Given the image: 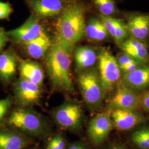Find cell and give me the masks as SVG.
<instances>
[{
  "instance_id": "6da1fadb",
  "label": "cell",
  "mask_w": 149,
  "mask_h": 149,
  "mask_svg": "<svg viewBox=\"0 0 149 149\" xmlns=\"http://www.w3.org/2000/svg\"><path fill=\"white\" fill-rule=\"evenodd\" d=\"M85 10L81 5L66 6L56 24L55 39L72 48L85 36Z\"/></svg>"
},
{
  "instance_id": "7a4b0ae2",
  "label": "cell",
  "mask_w": 149,
  "mask_h": 149,
  "mask_svg": "<svg viewBox=\"0 0 149 149\" xmlns=\"http://www.w3.org/2000/svg\"><path fill=\"white\" fill-rule=\"evenodd\" d=\"M72 49L54 39L46 60L48 74L54 85L71 92L74 91L70 74Z\"/></svg>"
},
{
  "instance_id": "3957f363",
  "label": "cell",
  "mask_w": 149,
  "mask_h": 149,
  "mask_svg": "<svg viewBox=\"0 0 149 149\" xmlns=\"http://www.w3.org/2000/svg\"><path fill=\"white\" fill-rule=\"evenodd\" d=\"M99 77L103 90L109 92L121 79L122 72L116 58L106 48H101L98 52Z\"/></svg>"
},
{
  "instance_id": "277c9868",
  "label": "cell",
  "mask_w": 149,
  "mask_h": 149,
  "mask_svg": "<svg viewBox=\"0 0 149 149\" xmlns=\"http://www.w3.org/2000/svg\"><path fill=\"white\" fill-rule=\"evenodd\" d=\"M82 95L86 102L91 107L100 105L103 92L99 75L95 70L88 69L80 74L78 77Z\"/></svg>"
},
{
  "instance_id": "5b68a950",
  "label": "cell",
  "mask_w": 149,
  "mask_h": 149,
  "mask_svg": "<svg viewBox=\"0 0 149 149\" xmlns=\"http://www.w3.org/2000/svg\"><path fill=\"white\" fill-rule=\"evenodd\" d=\"M12 126L32 136H39L45 133V125L42 119L32 111L19 109L12 113L8 120Z\"/></svg>"
},
{
  "instance_id": "8992f818",
  "label": "cell",
  "mask_w": 149,
  "mask_h": 149,
  "mask_svg": "<svg viewBox=\"0 0 149 149\" xmlns=\"http://www.w3.org/2000/svg\"><path fill=\"white\" fill-rule=\"evenodd\" d=\"M45 32L37 17L31 15L21 26L7 32V34L14 42L24 45Z\"/></svg>"
},
{
  "instance_id": "52a82bcc",
  "label": "cell",
  "mask_w": 149,
  "mask_h": 149,
  "mask_svg": "<svg viewBox=\"0 0 149 149\" xmlns=\"http://www.w3.org/2000/svg\"><path fill=\"white\" fill-rule=\"evenodd\" d=\"M113 123L107 113L98 114L91 121L88 128V136L91 144L99 146L103 144L111 133Z\"/></svg>"
},
{
  "instance_id": "ba28073f",
  "label": "cell",
  "mask_w": 149,
  "mask_h": 149,
  "mask_svg": "<svg viewBox=\"0 0 149 149\" xmlns=\"http://www.w3.org/2000/svg\"><path fill=\"white\" fill-rule=\"evenodd\" d=\"M111 104L113 109L135 111L140 106V96L137 92L126 87L122 83L112 98Z\"/></svg>"
},
{
  "instance_id": "9c48e42d",
  "label": "cell",
  "mask_w": 149,
  "mask_h": 149,
  "mask_svg": "<svg viewBox=\"0 0 149 149\" xmlns=\"http://www.w3.org/2000/svg\"><path fill=\"white\" fill-rule=\"evenodd\" d=\"M125 17L129 37L146 42L149 36V15L132 13Z\"/></svg>"
},
{
  "instance_id": "30bf717a",
  "label": "cell",
  "mask_w": 149,
  "mask_h": 149,
  "mask_svg": "<svg viewBox=\"0 0 149 149\" xmlns=\"http://www.w3.org/2000/svg\"><path fill=\"white\" fill-rule=\"evenodd\" d=\"M82 116L80 106L74 103H67L58 108L55 114V120L60 127L74 129L79 125Z\"/></svg>"
},
{
  "instance_id": "8fae6325",
  "label": "cell",
  "mask_w": 149,
  "mask_h": 149,
  "mask_svg": "<svg viewBox=\"0 0 149 149\" xmlns=\"http://www.w3.org/2000/svg\"><path fill=\"white\" fill-rule=\"evenodd\" d=\"M28 5L38 18H49L59 16L64 10L61 0H28Z\"/></svg>"
},
{
  "instance_id": "7c38bea8",
  "label": "cell",
  "mask_w": 149,
  "mask_h": 149,
  "mask_svg": "<svg viewBox=\"0 0 149 149\" xmlns=\"http://www.w3.org/2000/svg\"><path fill=\"white\" fill-rule=\"evenodd\" d=\"M119 47L122 52L128 55L142 65L149 61V47L145 41L129 37Z\"/></svg>"
},
{
  "instance_id": "4fadbf2b",
  "label": "cell",
  "mask_w": 149,
  "mask_h": 149,
  "mask_svg": "<svg viewBox=\"0 0 149 149\" xmlns=\"http://www.w3.org/2000/svg\"><path fill=\"white\" fill-rule=\"evenodd\" d=\"M15 91L17 100L23 106L33 104L40 97V87L22 78L16 82Z\"/></svg>"
},
{
  "instance_id": "5bb4252c",
  "label": "cell",
  "mask_w": 149,
  "mask_h": 149,
  "mask_svg": "<svg viewBox=\"0 0 149 149\" xmlns=\"http://www.w3.org/2000/svg\"><path fill=\"white\" fill-rule=\"evenodd\" d=\"M110 116L114 127L122 131L130 130L144 120L140 114L130 110L113 109Z\"/></svg>"
},
{
  "instance_id": "9a60e30c",
  "label": "cell",
  "mask_w": 149,
  "mask_h": 149,
  "mask_svg": "<svg viewBox=\"0 0 149 149\" xmlns=\"http://www.w3.org/2000/svg\"><path fill=\"white\" fill-rule=\"evenodd\" d=\"M123 76L122 83L126 87L137 92L144 90L149 87V64Z\"/></svg>"
},
{
  "instance_id": "2e32d148",
  "label": "cell",
  "mask_w": 149,
  "mask_h": 149,
  "mask_svg": "<svg viewBox=\"0 0 149 149\" xmlns=\"http://www.w3.org/2000/svg\"><path fill=\"white\" fill-rule=\"evenodd\" d=\"M100 19L118 47L129 38L125 21L111 16L102 15H100Z\"/></svg>"
},
{
  "instance_id": "e0dca14e",
  "label": "cell",
  "mask_w": 149,
  "mask_h": 149,
  "mask_svg": "<svg viewBox=\"0 0 149 149\" xmlns=\"http://www.w3.org/2000/svg\"><path fill=\"white\" fill-rule=\"evenodd\" d=\"M21 78L41 87L44 79L43 70L39 64L31 60H23L19 65Z\"/></svg>"
},
{
  "instance_id": "ac0fdd59",
  "label": "cell",
  "mask_w": 149,
  "mask_h": 149,
  "mask_svg": "<svg viewBox=\"0 0 149 149\" xmlns=\"http://www.w3.org/2000/svg\"><path fill=\"white\" fill-rule=\"evenodd\" d=\"M74 57L76 68L79 70H86L98 61V52L91 47L79 46L74 50Z\"/></svg>"
},
{
  "instance_id": "d6986e66",
  "label": "cell",
  "mask_w": 149,
  "mask_h": 149,
  "mask_svg": "<svg viewBox=\"0 0 149 149\" xmlns=\"http://www.w3.org/2000/svg\"><path fill=\"white\" fill-rule=\"evenodd\" d=\"M52 41L45 32L37 38L24 44L28 54L34 59L43 58L47 55Z\"/></svg>"
},
{
  "instance_id": "ffe728a7",
  "label": "cell",
  "mask_w": 149,
  "mask_h": 149,
  "mask_svg": "<svg viewBox=\"0 0 149 149\" xmlns=\"http://www.w3.org/2000/svg\"><path fill=\"white\" fill-rule=\"evenodd\" d=\"M31 141L24 135L13 132H0V149H24Z\"/></svg>"
},
{
  "instance_id": "44dd1931",
  "label": "cell",
  "mask_w": 149,
  "mask_h": 149,
  "mask_svg": "<svg viewBox=\"0 0 149 149\" xmlns=\"http://www.w3.org/2000/svg\"><path fill=\"white\" fill-rule=\"evenodd\" d=\"M85 36L91 41L101 42L109 36L100 19L92 18L86 25Z\"/></svg>"
},
{
  "instance_id": "7402d4cb",
  "label": "cell",
  "mask_w": 149,
  "mask_h": 149,
  "mask_svg": "<svg viewBox=\"0 0 149 149\" xmlns=\"http://www.w3.org/2000/svg\"><path fill=\"white\" fill-rule=\"evenodd\" d=\"M17 68V60L11 52L6 51L0 54V78L9 81L15 75Z\"/></svg>"
},
{
  "instance_id": "603a6c76",
  "label": "cell",
  "mask_w": 149,
  "mask_h": 149,
  "mask_svg": "<svg viewBox=\"0 0 149 149\" xmlns=\"http://www.w3.org/2000/svg\"><path fill=\"white\" fill-rule=\"evenodd\" d=\"M129 142L135 149H149V127L134 130L129 136Z\"/></svg>"
},
{
  "instance_id": "cb8c5ba5",
  "label": "cell",
  "mask_w": 149,
  "mask_h": 149,
  "mask_svg": "<svg viewBox=\"0 0 149 149\" xmlns=\"http://www.w3.org/2000/svg\"><path fill=\"white\" fill-rule=\"evenodd\" d=\"M101 15L111 16L117 13L118 8L114 0H93Z\"/></svg>"
},
{
  "instance_id": "d4e9b609",
  "label": "cell",
  "mask_w": 149,
  "mask_h": 149,
  "mask_svg": "<svg viewBox=\"0 0 149 149\" xmlns=\"http://www.w3.org/2000/svg\"><path fill=\"white\" fill-rule=\"evenodd\" d=\"M66 143L65 140L61 135H57L49 140L46 149H66Z\"/></svg>"
},
{
  "instance_id": "484cf974",
  "label": "cell",
  "mask_w": 149,
  "mask_h": 149,
  "mask_svg": "<svg viewBox=\"0 0 149 149\" xmlns=\"http://www.w3.org/2000/svg\"><path fill=\"white\" fill-rule=\"evenodd\" d=\"M12 12L13 8L9 3L0 1V20L8 19Z\"/></svg>"
},
{
  "instance_id": "4316f807",
  "label": "cell",
  "mask_w": 149,
  "mask_h": 149,
  "mask_svg": "<svg viewBox=\"0 0 149 149\" xmlns=\"http://www.w3.org/2000/svg\"><path fill=\"white\" fill-rule=\"evenodd\" d=\"M116 58L120 69L128 64L133 63L134 61H136L134 59L131 58L130 56H129L128 55L123 53L122 52L118 54Z\"/></svg>"
},
{
  "instance_id": "83f0119b",
  "label": "cell",
  "mask_w": 149,
  "mask_h": 149,
  "mask_svg": "<svg viewBox=\"0 0 149 149\" xmlns=\"http://www.w3.org/2000/svg\"><path fill=\"white\" fill-rule=\"evenodd\" d=\"M141 66H143V65L139 64L137 61H134L133 63L128 64L120 69L122 74L124 75V74H127L128 73H130L133 71L134 70L138 69V68Z\"/></svg>"
},
{
  "instance_id": "f1b7e54d",
  "label": "cell",
  "mask_w": 149,
  "mask_h": 149,
  "mask_svg": "<svg viewBox=\"0 0 149 149\" xmlns=\"http://www.w3.org/2000/svg\"><path fill=\"white\" fill-rule=\"evenodd\" d=\"M9 38L3 28L0 27V54L5 47Z\"/></svg>"
},
{
  "instance_id": "f546056e",
  "label": "cell",
  "mask_w": 149,
  "mask_h": 149,
  "mask_svg": "<svg viewBox=\"0 0 149 149\" xmlns=\"http://www.w3.org/2000/svg\"><path fill=\"white\" fill-rule=\"evenodd\" d=\"M140 106L146 111L149 112V91L140 97Z\"/></svg>"
},
{
  "instance_id": "4dcf8cb0",
  "label": "cell",
  "mask_w": 149,
  "mask_h": 149,
  "mask_svg": "<svg viewBox=\"0 0 149 149\" xmlns=\"http://www.w3.org/2000/svg\"><path fill=\"white\" fill-rule=\"evenodd\" d=\"M10 102L9 99H5L2 104L0 106V120L3 118L7 112L10 106Z\"/></svg>"
},
{
  "instance_id": "1f68e13d",
  "label": "cell",
  "mask_w": 149,
  "mask_h": 149,
  "mask_svg": "<svg viewBox=\"0 0 149 149\" xmlns=\"http://www.w3.org/2000/svg\"><path fill=\"white\" fill-rule=\"evenodd\" d=\"M105 149H129L125 144L119 143H113L109 145Z\"/></svg>"
},
{
  "instance_id": "d6a6232c",
  "label": "cell",
  "mask_w": 149,
  "mask_h": 149,
  "mask_svg": "<svg viewBox=\"0 0 149 149\" xmlns=\"http://www.w3.org/2000/svg\"><path fill=\"white\" fill-rule=\"evenodd\" d=\"M67 149H88V148L83 144L76 143L70 145Z\"/></svg>"
},
{
  "instance_id": "836d02e7",
  "label": "cell",
  "mask_w": 149,
  "mask_h": 149,
  "mask_svg": "<svg viewBox=\"0 0 149 149\" xmlns=\"http://www.w3.org/2000/svg\"><path fill=\"white\" fill-rule=\"evenodd\" d=\"M146 42L147 43V44H148V47H149V36L148 37V39H147Z\"/></svg>"
},
{
  "instance_id": "e575fe53",
  "label": "cell",
  "mask_w": 149,
  "mask_h": 149,
  "mask_svg": "<svg viewBox=\"0 0 149 149\" xmlns=\"http://www.w3.org/2000/svg\"><path fill=\"white\" fill-rule=\"evenodd\" d=\"M3 101H4V100H0V106L2 104V103H3Z\"/></svg>"
},
{
  "instance_id": "d590c367",
  "label": "cell",
  "mask_w": 149,
  "mask_h": 149,
  "mask_svg": "<svg viewBox=\"0 0 149 149\" xmlns=\"http://www.w3.org/2000/svg\"><path fill=\"white\" fill-rule=\"evenodd\" d=\"M63 1H76V0H61Z\"/></svg>"
}]
</instances>
